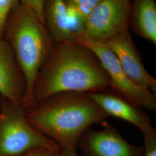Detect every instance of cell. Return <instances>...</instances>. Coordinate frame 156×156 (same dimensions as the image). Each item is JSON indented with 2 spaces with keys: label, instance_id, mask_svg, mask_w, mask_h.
Listing matches in <instances>:
<instances>
[{
  "label": "cell",
  "instance_id": "8992f818",
  "mask_svg": "<svg viewBox=\"0 0 156 156\" xmlns=\"http://www.w3.org/2000/svg\"><path fill=\"white\" fill-rule=\"evenodd\" d=\"M130 0H102L86 19L84 35L104 43L128 31Z\"/></svg>",
  "mask_w": 156,
  "mask_h": 156
},
{
  "label": "cell",
  "instance_id": "7c38bea8",
  "mask_svg": "<svg viewBox=\"0 0 156 156\" xmlns=\"http://www.w3.org/2000/svg\"><path fill=\"white\" fill-rule=\"evenodd\" d=\"M132 20L135 32L156 44V4L155 0H134Z\"/></svg>",
  "mask_w": 156,
  "mask_h": 156
},
{
  "label": "cell",
  "instance_id": "9c48e42d",
  "mask_svg": "<svg viewBox=\"0 0 156 156\" xmlns=\"http://www.w3.org/2000/svg\"><path fill=\"white\" fill-rule=\"evenodd\" d=\"M115 55L126 75L134 84L156 93V79L147 71L128 31L104 43Z\"/></svg>",
  "mask_w": 156,
  "mask_h": 156
},
{
  "label": "cell",
  "instance_id": "3957f363",
  "mask_svg": "<svg viewBox=\"0 0 156 156\" xmlns=\"http://www.w3.org/2000/svg\"><path fill=\"white\" fill-rule=\"evenodd\" d=\"M3 38L11 46L24 79L26 93L22 105L27 110L37 104L34 95L35 83L55 44L36 13L20 2L7 17Z\"/></svg>",
  "mask_w": 156,
  "mask_h": 156
},
{
  "label": "cell",
  "instance_id": "8fae6325",
  "mask_svg": "<svg viewBox=\"0 0 156 156\" xmlns=\"http://www.w3.org/2000/svg\"><path fill=\"white\" fill-rule=\"evenodd\" d=\"M25 93L24 79L14 52L7 41L1 38L0 39V94L1 97L22 105Z\"/></svg>",
  "mask_w": 156,
  "mask_h": 156
},
{
  "label": "cell",
  "instance_id": "9a60e30c",
  "mask_svg": "<svg viewBox=\"0 0 156 156\" xmlns=\"http://www.w3.org/2000/svg\"><path fill=\"white\" fill-rule=\"evenodd\" d=\"M144 145L142 156H156V131L154 129L142 133Z\"/></svg>",
  "mask_w": 156,
  "mask_h": 156
},
{
  "label": "cell",
  "instance_id": "52a82bcc",
  "mask_svg": "<svg viewBox=\"0 0 156 156\" xmlns=\"http://www.w3.org/2000/svg\"><path fill=\"white\" fill-rule=\"evenodd\" d=\"M100 130H86L78 140L82 156H142L144 148L131 144L116 128L102 122Z\"/></svg>",
  "mask_w": 156,
  "mask_h": 156
},
{
  "label": "cell",
  "instance_id": "ac0fdd59",
  "mask_svg": "<svg viewBox=\"0 0 156 156\" xmlns=\"http://www.w3.org/2000/svg\"><path fill=\"white\" fill-rule=\"evenodd\" d=\"M58 156H79L75 150L61 149Z\"/></svg>",
  "mask_w": 156,
  "mask_h": 156
},
{
  "label": "cell",
  "instance_id": "5b68a950",
  "mask_svg": "<svg viewBox=\"0 0 156 156\" xmlns=\"http://www.w3.org/2000/svg\"><path fill=\"white\" fill-rule=\"evenodd\" d=\"M76 44L91 50L107 73L112 90L140 108L156 111V94L134 84L126 75L116 56L104 43L82 35Z\"/></svg>",
  "mask_w": 156,
  "mask_h": 156
},
{
  "label": "cell",
  "instance_id": "6da1fadb",
  "mask_svg": "<svg viewBox=\"0 0 156 156\" xmlns=\"http://www.w3.org/2000/svg\"><path fill=\"white\" fill-rule=\"evenodd\" d=\"M109 78L94 54L76 43L55 45L37 78V103L62 93H90L106 90Z\"/></svg>",
  "mask_w": 156,
  "mask_h": 156
},
{
  "label": "cell",
  "instance_id": "e0dca14e",
  "mask_svg": "<svg viewBox=\"0 0 156 156\" xmlns=\"http://www.w3.org/2000/svg\"><path fill=\"white\" fill-rule=\"evenodd\" d=\"M60 151V148L39 149L28 153L23 156H58Z\"/></svg>",
  "mask_w": 156,
  "mask_h": 156
},
{
  "label": "cell",
  "instance_id": "30bf717a",
  "mask_svg": "<svg viewBox=\"0 0 156 156\" xmlns=\"http://www.w3.org/2000/svg\"><path fill=\"white\" fill-rule=\"evenodd\" d=\"M88 94L108 116L119 118L131 123L142 133L154 129L147 115L140 109L141 108L112 90H105Z\"/></svg>",
  "mask_w": 156,
  "mask_h": 156
},
{
  "label": "cell",
  "instance_id": "5bb4252c",
  "mask_svg": "<svg viewBox=\"0 0 156 156\" xmlns=\"http://www.w3.org/2000/svg\"><path fill=\"white\" fill-rule=\"evenodd\" d=\"M20 0H0V39L3 38V30L7 17Z\"/></svg>",
  "mask_w": 156,
  "mask_h": 156
},
{
  "label": "cell",
  "instance_id": "277c9868",
  "mask_svg": "<svg viewBox=\"0 0 156 156\" xmlns=\"http://www.w3.org/2000/svg\"><path fill=\"white\" fill-rule=\"evenodd\" d=\"M45 148L60 147L30 124L26 117V109L22 105L1 97L0 156H23Z\"/></svg>",
  "mask_w": 156,
  "mask_h": 156
},
{
  "label": "cell",
  "instance_id": "ba28073f",
  "mask_svg": "<svg viewBox=\"0 0 156 156\" xmlns=\"http://www.w3.org/2000/svg\"><path fill=\"white\" fill-rule=\"evenodd\" d=\"M44 23L55 45L76 43L83 35L86 19L64 0H44Z\"/></svg>",
  "mask_w": 156,
  "mask_h": 156
},
{
  "label": "cell",
  "instance_id": "7a4b0ae2",
  "mask_svg": "<svg viewBox=\"0 0 156 156\" xmlns=\"http://www.w3.org/2000/svg\"><path fill=\"white\" fill-rule=\"evenodd\" d=\"M26 115L34 128L61 149L75 151L82 135L108 117L88 93L76 92L53 95L26 110Z\"/></svg>",
  "mask_w": 156,
  "mask_h": 156
},
{
  "label": "cell",
  "instance_id": "2e32d148",
  "mask_svg": "<svg viewBox=\"0 0 156 156\" xmlns=\"http://www.w3.org/2000/svg\"><path fill=\"white\" fill-rule=\"evenodd\" d=\"M44 1V0H20V3L33 10L39 17L40 20L44 23L43 14Z\"/></svg>",
  "mask_w": 156,
  "mask_h": 156
},
{
  "label": "cell",
  "instance_id": "4fadbf2b",
  "mask_svg": "<svg viewBox=\"0 0 156 156\" xmlns=\"http://www.w3.org/2000/svg\"><path fill=\"white\" fill-rule=\"evenodd\" d=\"M67 5L85 19L102 0H64Z\"/></svg>",
  "mask_w": 156,
  "mask_h": 156
}]
</instances>
